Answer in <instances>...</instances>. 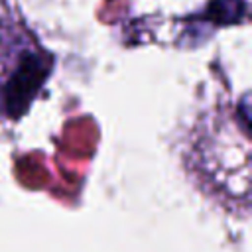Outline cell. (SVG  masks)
<instances>
[{
    "mask_svg": "<svg viewBox=\"0 0 252 252\" xmlns=\"http://www.w3.org/2000/svg\"><path fill=\"white\" fill-rule=\"evenodd\" d=\"M53 57L20 30H0V116L20 118L51 73Z\"/></svg>",
    "mask_w": 252,
    "mask_h": 252,
    "instance_id": "6da1fadb",
    "label": "cell"
}]
</instances>
